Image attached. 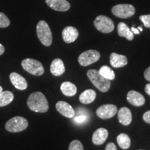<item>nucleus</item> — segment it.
Masks as SVG:
<instances>
[{"label": "nucleus", "mask_w": 150, "mask_h": 150, "mask_svg": "<svg viewBox=\"0 0 150 150\" xmlns=\"http://www.w3.org/2000/svg\"><path fill=\"white\" fill-rule=\"evenodd\" d=\"M87 76L90 81L99 91L102 93L108 92L110 88V80L103 77L98 70H89L87 72Z\"/></svg>", "instance_id": "obj_2"}, {"label": "nucleus", "mask_w": 150, "mask_h": 150, "mask_svg": "<svg viewBox=\"0 0 150 150\" xmlns=\"http://www.w3.org/2000/svg\"><path fill=\"white\" fill-rule=\"evenodd\" d=\"M117 112V108L113 104H104L99 106L96 110V114L101 119H110Z\"/></svg>", "instance_id": "obj_9"}, {"label": "nucleus", "mask_w": 150, "mask_h": 150, "mask_svg": "<svg viewBox=\"0 0 150 150\" xmlns=\"http://www.w3.org/2000/svg\"><path fill=\"white\" fill-rule=\"evenodd\" d=\"M136 9L131 4H117L112 7V13L120 18H129L134 16Z\"/></svg>", "instance_id": "obj_7"}, {"label": "nucleus", "mask_w": 150, "mask_h": 150, "mask_svg": "<svg viewBox=\"0 0 150 150\" xmlns=\"http://www.w3.org/2000/svg\"><path fill=\"white\" fill-rule=\"evenodd\" d=\"M144 76H145L146 80L150 81V67L145 70V72H144Z\"/></svg>", "instance_id": "obj_31"}, {"label": "nucleus", "mask_w": 150, "mask_h": 150, "mask_svg": "<svg viewBox=\"0 0 150 150\" xmlns=\"http://www.w3.org/2000/svg\"><path fill=\"white\" fill-rule=\"evenodd\" d=\"M27 105L32 111L46 112L49 110V104L44 94L35 92L30 95L27 100Z\"/></svg>", "instance_id": "obj_1"}, {"label": "nucleus", "mask_w": 150, "mask_h": 150, "mask_svg": "<svg viewBox=\"0 0 150 150\" xmlns=\"http://www.w3.org/2000/svg\"><path fill=\"white\" fill-rule=\"evenodd\" d=\"M145 93L150 96V83H148L145 86Z\"/></svg>", "instance_id": "obj_32"}, {"label": "nucleus", "mask_w": 150, "mask_h": 150, "mask_svg": "<svg viewBox=\"0 0 150 150\" xmlns=\"http://www.w3.org/2000/svg\"><path fill=\"white\" fill-rule=\"evenodd\" d=\"M56 110L59 111L60 114L67 118H73L75 115V111L74 108L68 103L59 101L56 104Z\"/></svg>", "instance_id": "obj_10"}, {"label": "nucleus", "mask_w": 150, "mask_h": 150, "mask_svg": "<svg viewBox=\"0 0 150 150\" xmlns=\"http://www.w3.org/2000/svg\"><path fill=\"white\" fill-rule=\"evenodd\" d=\"M142 118H143L144 121H145V122L150 124V110H148V111L145 112V113L143 114Z\"/></svg>", "instance_id": "obj_28"}, {"label": "nucleus", "mask_w": 150, "mask_h": 150, "mask_svg": "<svg viewBox=\"0 0 150 150\" xmlns=\"http://www.w3.org/2000/svg\"><path fill=\"white\" fill-rule=\"evenodd\" d=\"M117 33L120 37H124L128 40H132L134 38V33L124 22H120L117 25Z\"/></svg>", "instance_id": "obj_19"}, {"label": "nucleus", "mask_w": 150, "mask_h": 150, "mask_svg": "<svg viewBox=\"0 0 150 150\" xmlns=\"http://www.w3.org/2000/svg\"><path fill=\"white\" fill-rule=\"evenodd\" d=\"M108 137V131L104 128H99L94 132L92 138L93 144L96 145H101L104 144Z\"/></svg>", "instance_id": "obj_17"}, {"label": "nucleus", "mask_w": 150, "mask_h": 150, "mask_svg": "<svg viewBox=\"0 0 150 150\" xmlns=\"http://www.w3.org/2000/svg\"><path fill=\"white\" fill-rule=\"evenodd\" d=\"M105 150H117V147L115 144L113 142H109V143L107 144V145L106 146V149Z\"/></svg>", "instance_id": "obj_30"}, {"label": "nucleus", "mask_w": 150, "mask_h": 150, "mask_svg": "<svg viewBox=\"0 0 150 150\" xmlns=\"http://www.w3.org/2000/svg\"><path fill=\"white\" fill-rule=\"evenodd\" d=\"M22 68L30 74L40 76L44 74V67L40 61L33 59H26L22 61Z\"/></svg>", "instance_id": "obj_5"}, {"label": "nucleus", "mask_w": 150, "mask_h": 150, "mask_svg": "<svg viewBox=\"0 0 150 150\" xmlns=\"http://www.w3.org/2000/svg\"><path fill=\"white\" fill-rule=\"evenodd\" d=\"M117 118L120 123L124 126H128L132 121V114L129 108L122 107L117 112Z\"/></svg>", "instance_id": "obj_16"}, {"label": "nucleus", "mask_w": 150, "mask_h": 150, "mask_svg": "<svg viewBox=\"0 0 150 150\" xmlns=\"http://www.w3.org/2000/svg\"><path fill=\"white\" fill-rule=\"evenodd\" d=\"M79 31L75 27H67L63 30L62 37L66 43H72L77 39Z\"/></svg>", "instance_id": "obj_14"}, {"label": "nucleus", "mask_w": 150, "mask_h": 150, "mask_svg": "<svg viewBox=\"0 0 150 150\" xmlns=\"http://www.w3.org/2000/svg\"><path fill=\"white\" fill-rule=\"evenodd\" d=\"M9 77H10L11 83H13L16 88L20 90V91H24L27 88V81L20 74L16 72H11Z\"/></svg>", "instance_id": "obj_13"}, {"label": "nucleus", "mask_w": 150, "mask_h": 150, "mask_svg": "<svg viewBox=\"0 0 150 150\" xmlns=\"http://www.w3.org/2000/svg\"><path fill=\"white\" fill-rule=\"evenodd\" d=\"M99 72L102 75L103 77L108 80H113L115 77V72L114 71L110 68V67L107 66V65H104L99 69Z\"/></svg>", "instance_id": "obj_24"}, {"label": "nucleus", "mask_w": 150, "mask_h": 150, "mask_svg": "<svg viewBox=\"0 0 150 150\" xmlns=\"http://www.w3.org/2000/svg\"><path fill=\"white\" fill-rule=\"evenodd\" d=\"M4 51H5L4 47L1 44H0V56L2 55V54L4 53Z\"/></svg>", "instance_id": "obj_34"}, {"label": "nucleus", "mask_w": 150, "mask_h": 150, "mask_svg": "<svg viewBox=\"0 0 150 150\" xmlns=\"http://www.w3.org/2000/svg\"><path fill=\"white\" fill-rule=\"evenodd\" d=\"M117 142L122 149H127L131 146V139L126 134H120L117 137Z\"/></svg>", "instance_id": "obj_23"}, {"label": "nucleus", "mask_w": 150, "mask_h": 150, "mask_svg": "<svg viewBox=\"0 0 150 150\" xmlns=\"http://www.w3.org/2000/svg\"><path fill=\"white\" fill-rule=\"evenodd\" d=\"M61 91L63 95L67 97H72L76 94L77 88L74 83L70 81H65L61 84Z\"/></svg>", "instance_id": "obj_21"}, {"label": "nucleus", "mask_w": 150, "mask_h": 150, "mask_svg": "<svg viewBox=\"0 0 150 150\" xmlns=\"http://www.w3.org/2000/svg\"><path fill=\"white\" fill-rule=\"evenodd\" d=\"M65 68L63 61L60 59H55L50 65V72L56 76H61L65 72Z\"/></svg>", "instance_id": "obj_18"}, {"label": "nucleus", "mask_w": 150, "mask_h": 150, "mask_svg": "<svg viewBox=\"0 0 150 150\" xmlns=\"http://www.w3.org/2000/svg\"><path fill=\"white\" fill-rule=\"evenodd\" d=\"M131 31H132L133 33H135V34H139V33H140V31H139V30H138V29H136V28L134 27H131Z\"/></svg>", "instance_id": "obj_33"}, {"label": "nucleus", "mask_w": 150, "mask_h": 150, "mask_svg": "<svg viewBox=\"0 0 150 150\" xmlns=\"http://www.w3.org/2000/svg\"><path fill=\"white\" fill-rule=\"evenodd\" d=\"M10 25V20L4 13L0 12V28H6Z\"/></svg>", "instance_id": "obj_26"}, {"label": "nucleus", "mask_w": 150, "mask_h": 150, "mask_svg": "<svg viewBox=\"0 0 150 150\" xmlns=\"http://www.w3.org/2000/svg\"><path fill=\"white\" fill-rule=\"evenodd\" d=\"M138 29L139 30V31H142V28L141 27H138Z\"/></svg>", "instance_id": "obj_35"}, {"label": "nucleus", "mask_w": 150, "mask_h": 150, "mask_svg": "<svg viewBox=\"0 0 150 150\" xmlns=\"http://www.w3.org/2000/svg\"><path fill=\"white\" fill-rule=\"evenodd\" d=\"M96 92L94 90L88 89L81 94L79 96V101L82 104H88L95 101V99H96Z\"/></svg>", "instance_id": "obj_20"}, {"label": "nucleus", "mask_w": 150, "mask_h": 150, "mask_svg": "<svg viewBox=\"0 0 150 150\" xmlns=\"http://www.w3.org/2000/svg\"><path fill=\"white\" fill-rule=\"evenodd\" d=\"M68 150H84L82 143L79 140H74L70 142Z\"/></svg>", "instance_id": "obj_25"}, {"label": "nucleus", "mask_w": 150, "mask_h": 150, "mask_svg": "<svg viewBox=\"0 0 150 150\" xmlns=\"http://www.w3.org/2000/svg\"><path fill=\"white\" fill-rule=\"evenodd\" d=\"M14 99V95L10 91H1L0 93V107L11 104Z\"/></svg>", "instance_id": "obj_22"}, {"label": "nucleus", "mask_w": 150, "mask_h": 150, "mask_svg": "<svg viewBox=\"0 0 150 150\" xmlns=\"http://www.w3.org/2000/svg\"><path fill=\"white\" fill-rule=\"evenodd\" d=\"M3 91V88H2V87H1V86H0V93H1V91Z\"/></svg>", "instance_id": "obj_36"}, {"label": "nucleus", "mask_w": 150, "mask_h": 150, "mask_svg": "<svg viewBox=\"0 0 150 150\" xmlns=\"http://www.w3.org/2000/svg\"><path fill=\"white\" fill-rule=\"evenodd\" d=\"M86 119H87V117H86V116H84V115H82V116H77L76 118L74 119V121L76 122L77 123H83L86 120Z\"/></svg>", "instance_id": "obj_29"}, {"label": "nucleus", "mask_w": 150, "mask_h": 150, "mask_svg": "<svg viewBox=\"0 0 150 150\" xmlns=\"http://www.w3.org/2000/svg\"><path fill=\"white\" fill-rule=\"evenodd\" d=\"M127 99L134 106H141L145 104V99L141 93L136 91H131L127 93Z\"/></svg>", "instance_id": "obj_11"}, {"label": "nucleus", "mask_w": 150, "mask_h": 150, "mask_svg": "<svg viewBox=\"0 0 150 150\" xmlns=\"http://www.w3.org/2000/svg\"><path fill=\"white\" fill-rule=\"evenodd\" d=\"M46 4L50 8L56 11H68L70 8V4L67 0H45Z\"/></svg>", "instance_id": "obj_12"}, {"label": "nucleus", "mask_w": 150, "mask_h": 150, "mask_svg": "<svg viewBox=\"0 0 150 150\" xmlns=\"http://www.w3.org/2000/svg\"><path fill=\"white\" fill-rule=\"evenodd\" d=\"M100 59V53L97 50H91L81 54L78 58V61L81 66H88L96 63Z\"/></svg>", "instance_id": "obj_8"}, {"label": "nucleus", "mask_w": 150, "mask_h": 150, "mask_svg": "<svg viewBox=\"0 0 150 150\" xmlns=\"http://www.w3.org/2000/svg\"><path fill=\"white\" fill-rule=\"evenodd\" d=\"M94 25L99 31L104 33L112 32L115 28L111 19L104 16H97L94 21Z\"/></svg>", "instance_id": "obj_6"}, {"label": "nucleus", "mask_w": 150, "mask_h": 150, "mask_svg": "<svg viewBox=\"0 0 150 150\" xmlns=\"http://www.w3.org/2000/svg\"><path fill=\"white\" fill-rule=\"evenodd\" d=\"M110 63L114 68H120L127 65L128 63V60L125 56L113 52L110 55Z\"/></svg>", "instance_id": "obj_15"}, {"label": "nucleus", "mask_w": 150, "mask_h": 150, "mask_svg": "<svg viewBox=\"0 0 150 150\" xmlns=\"http://www.w3.org/2000/svg\"><path fill=\"white\" fill-rule=\"evenodd\" d=\"M37 35L43 45L49 47L52 43V34L51 29L45 21L41 20L36 27Z\"/></svg>", "instance_id": "obj_3"}, {"label": "nucleus", "mask_w": 150, "mask_h": 150, "mask_svg": "<svg viewBox=\"0 0 150 150\" xmlns=\"http://www.w3.org/2000/svg\"><path fill=\"white\" fill-rule=\"evenodd\" d=\"M29 123L26 118L20 116H16L9 120L5 125V128L9 132L16 133L25 130L28 127Z\"/></svg>", "instance_id": "obj_4"}, {"label": "nucleus", "mask_w": 150, "mask_h": 150, "mask_svg": "<svg viewBox=\"0 0 150 150\" xmlns=\"http://www.w3.org/2000/svg\"><path fill=\"white\" fill-rule=\"evenodd\" d=\"M139 18L145 27L150 28V14L140 16Z\"/></svg>", "instance_id": "obj_27"}]
</instances>
